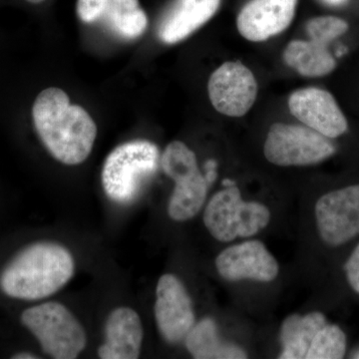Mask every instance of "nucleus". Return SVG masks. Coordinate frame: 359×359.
I'll return each mask as SVG.
<instances>
[{"instance_id": "9b49d317", "label": "nucleus", "mask_w": 359, "mask_h": 359, "mask_svg": "<svg viewBox=\"0 0 359 359\" xmlns=\"http://www.w3.org/2000/svg\"><path fill=\"white\" fill-rule=\"evenodd\" d=\"M154 311L158 330L169 344L183 341L196 323L190 294L171 273L161 276L157 283Z\"/></svg>"}, {"instance_id": "2eb2a0df", "label": "nucleus", "mask_w": 359, "mask_h": 359, "mask_svg": "<svg viewBox=\"0 0 359 359\" xmlns=\"http://www.w3.org/2000/svg\"><path fill=\"white\" fill-rule=\"evenodd\" d=\"M105 342L99 347L102 359H137L143 342V325L139 314L130 308L115 309L106 320Z\"/></svg>"}, {"instance_id": "a211bd4d", "label": "nucleus", "mask_w": 359, "mask_h": 359, "mask_svg": "<svg viewBox=\"0 0 359 359\" xmlns=\"http://www.w3.org/2000/svg\"><path fill=\"white\" fill-rule=\"evenodd\" d=\"M184 340L194 358H247V353L240 347L222 342L216 323L210 318L195 323Z\"/></svg>"}, {"instance_id": "f3484780", "label": "nucleus", "mask_w": 359, "mask_h": 359, "mask_svg": "<svg viewBox=\"0 0 359 359\" xmlns=\"http://www.w3.org/2000/svg\"><path fill=\"white\" fill-rule=\"evenodd\" d=\"M327 325L325 314L314 311L302 316L292 314L285 318L280 327L283 344L282 359L306 358L311 342L323 325Z\"/></svg>"}, {"instance_id": "a878e982", "label": "nucleus", "mask_w": 359, "mask_h": 359, "mask_svg": "<svg viewBox=\"0 0 359 359\" xmlns=\"http://www.w3.org/2000/svg\"><path fill=\"white\" fill-rule=\"evenodd\" d=\"M26 1L30 2V4H41V2H43L44 0H26Z\"/></svg>"}, {"instance_id": "20e7f679", "label": "nucleus", "mask_w": 359, "mask_h": 359, "mask_svg": "<svg viewBox=\"0 0 359 359\" xmlns=\"http://www.w3.org/2000/svg\"><path fill=\"white\" fill-rule=\"evenodd\" d=\"M21 323L51 358L75 359L86 346L84 327L74 314L59 302H44L26 309L21 314Z\"/></svg>"}, {"instance_id": "f8f14e48", "label": "nucleus", "mask_w": 359, "mask_h": 359, "mask_svg": "<svg viewBox=\"0 0 359 359\" xmlns=\"http://www.w3.org/2000/svg\"><path fill=\"white\" fill-rule=\"evenodd\" d=\"M290 113L309 128L328 139L341 136L348 123L332 93L316 87L297 90L289 99Z\"/></svg>"}, {"instance_id": "dca6fc26", "label": "nucleus", "mask_w": 359, "mask_h": 359, "mask_svg": "<svg viewBox=\"0 0 359 359\" xmlns=\"http://www.w3.org/2000/svg\"><path fill=\"white\" fill-rule=\"evenodd\" d=\"M221 0H176L158 25V37L163 43H178L211 20Z\"/></svg>"}, {"instance_id": "1a4fd4ad", "label": "nucleus", "mask_w": 359, "mask_h": 359, "mask_svg": "<svg viewBox=\"0 0 359 359\" xmlns=\"http://www.w3.org/2000/svg\"><path fill=\"white\" fill-rule=\"evenodd\" d=\"M212 107L229 117H243L257 100L254 73L240 61H228L215 70L208 82Z\"/></svg>"}, {"instance_id": "39448f33", "label": "nucleus", "mask_w": 359, "mask_h": 359, "mask_svg": "<svg viewBox=\"0 0 359 359\" xmlns=\"http://www.w3.org/2000/svg\"><path fill=\"white\" fill-rule=\"evenodd\" d=\"M161 167L175 182L168 215L177 222L194 218L207 199L209 182L198 167L197 157L186 144L171 142L161 156Z\"/></svg>"}, {"instance_id": "9d476101", "label": "nucleus", "mask_w": 359, "mask_h": 359, "mask_svg": "<svg viewBox=\"0 0 359 359\" xmlns=\"http://www.w3.org/2000/svg\"><path fill=\"white\" fill-rule=\"evenodd\" d=\"M316 218L323 242L346 244L359 235V185L325 194L316 204Z\"/></svg>"}, {"instance_id": "f03ea898", "label": "nucleus", "mask_w": 359, "mask_h": 359, "mask_svg": "<svg viewBox=\"0 0 359 359\" xmlns=\"http://www.w3.org/2000/svg\"><path fill=\"white\" fill-rule=\"evenodd\" d=\"M74 271V257L65 245L33 243L6 264L0 273V289L23 301L46 299L62 289Z\"/></svg>"}, {"instance_id": "412c9836", "label": "nucleus", "mask_w": 359, "mask_h": 359, "mask_svg": "<svg viewBox=\"0 0 359 359\" xmlns=\"http://www.w3.org/2000/svg\"><path fill=\"white\" fill-rule=\"evenodd\" d=\"M109 4L110 0H78V18L85 23L102 20Z\"/></svg>"}, {"instance_id": "4be33fe9", "label": "nucleus", "mask_w": 359, "mask_h": 359, "mask_svg": "<svg viewBox=\"0 0 359 359\" xmlns=\"http://www.w3.org/2000/svg\"><path fill=\"white\" fill-rule=\"evenodd\" d=\"M347 280L354 292L359 294V245L353 250L348 261L344 264Z\"/></svg>"}, {"instance_id": "393cba45", "label": "nucleus", "mask_w": 359, "mask_h": 359, "mask_svg": "<svg viewBox=\"0 0 359 359\" xmlns=\"http://www.w3.org/2000/svg\"><path fill=\"white\" fill-rule=\"evenodd\" d=\"M223 185H224V188H226V187L235 186L236 183H235V182L231 181V180L226 179V180H224V181H223Z\"/></svg>"}, {"instance_id": "5701e85b", "label": "nucleus", "mask_w": 359, "mask_h": 359, "mask_svg": "<svg viewBox=\"0 0 359 359\" xmlns=\"http://www.w3.org/2000/svg\"><path fill=\"white\" fill-rule=\"evenodd\" d=\"M14 359H36L39 358V356L35 355L32 353H20L14 354L13 356Z\"/></svg>"}, {"instance_id": "f257e3e1", "label": "nucleus", "mask_w": 359, "mask_h": 359, "mask_svg": "<svg viewBox=\"0 0 359 359\" xmlns=\"http://www.w3.org/2000/svg\"><path fill=\"white\" fill-rule=\"evenodd\" d=\"M32 118L40 140L59 162L75 166L91 154L95 122L81 106L71 104L62 89L43 90L33 104Z\"/></svg>"}, {"instance_id": "7ed1b4c3", "label": "nucleus", "mask_w": 359, "mask_h": 359, "mask_svg": "<svg viewBox=\"0 0 359 359\" xmlns=\"http://www.w3.org/2000/svg\"><path fill=\"white\" fill-rule=\"evenodd\" d=\"M160 161L159 149L152 142L134 140L118 146L103 165L101 180L106 196L117 204L133 202Z\"/></svg>"}, {"instance_id": "423d86ee", "label": "nucleus", "mask_w": 359, "mask_h": 359, "mask_svg": "<svg viewBox=\"0 0 359 359\" xmlns=\"http://www.w3.org/2000/svg\"><path fill=\"white\" fill-rule=\"evenodd\" d=\"M269 219L268 208L261 203L243 201L236 185L215 194L204 212L205 228L222 243L252 237L266 228Z\"/></svg>"}, {"instance_id": "aec40b11", "label": "nucleus", "mask_w": 359, "mask_h": 359, "mask_svg": "<svg viewBox=\"0 0 359 359\" xmlns=\"http://www.w3.org/2000/svg\"><path fill=\"white\" fill-rule=\"evenodd\" d=\"M346 351V337L341 328L335 325H325L316 334L306 358L340 359Z\"/></svg>"}, {"instance_id": "0eeeda50", "label": "nucleus", "mask_w": 359, "mask_h": 359, "mask_svg": "<svg viewBox=\"0 0 359 359\" xmlns=\"http://www.w3.org/2000/svg\"><path fill=\"white\" fill-rule=\"evenodd\" d=\"M346 20L337 16H318L306 25L308 40H292L283 52V60L299 75L327 76L337 68L328 45L348 30Z\"/></svg>"}, {"instance_id": "b1692460", "label": "nucleus", "mask_w": 359, "mask_h": 359, "mask_svg": "<svg viewBox=\"0 0 359 359\" xmlns=\"http://www.w3.org/2000/svg\"><path fill=\"white\" fill-rule=\"evenodd\" d=\"M325 4H330V6H339V4H344L346 0H323Z\"/></svg>"}, {"instance_id": "4468645a", "label": "nucleus", "mask_w": 359, "mask_h": 359, "mask_svg": "<svg viewBox=\"0 0 359 359\" xmlns=\"http://www.w3.org/2000/svg\"><path fill=\"white\" fill-rule=\"evenodd\" d=\"M297 4V0H250L238 13V32L249 41H266L289 27Z\"/></svg>"}, {"instance_id": "6ab92c4d", "label": "nucleus", "mask_w": 359, "mask_h": 359, "mask_svg": "<svg viewBox=\"0 0 359 359\" xmlns=\"http://www.w3.org/2000/svg\"><path fill=\"white\" fill-rule=\"evenodd\" d=\"M102 20L113 33L124 39H138L148 26L147 15L139 0H110Z\"/></svg>"}, {"instance_id": "6e6552de", "label": "nucleus", "mask_w": 359, "mask_h": 359, "mask_svg": "<svg viewBox=\"0 0 359 359\" xmlns=\"http://www.w3.org/2000/svg\"><path fill=\"white\" fill-rule=\"evenodd\" d=\"M327 137L304 125L275 123L269 128L264 153L271 164L280 167L318 164L334 154Z\"/></svg>"}, {"instance_id": "ddd939ff", "label": "nucleus", "mask_w": 359, "mask_h": 359, "mask_svg": "<svg viewBox=\"0 0 359 359\" xmlns=\"http://www.w3.org/2000/svg\"><path fill=\"white\" fill-rule=\"evenodd\" d=\"M216 268L219 275L230 282L248 278L269 283L278 275V262L259 241L226 248L217 257Z\"/></svg>"}]
</instances>
